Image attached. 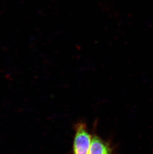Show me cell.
<instances>
[{
	"label": "cell",
	"mask_w": 153,
	"mask_h": 154,
	"mask_svg": "<svg viewBox=\"0 0 153 154\" xmlns=\"http://www.w3.org/2000/svg\"><path fill=\"white\" fill-rule=\"evenodd\" d=\"M74 129L72 154H88L92 135L88 131L87 124L83 122H78Z\"/></svg>",
	"instance_id": "1"
},
{
	"label": "cell",
	"mask_w": 153,
	"mask_h": 154,
	"mask_svg": "<svg viewBox=\"0 0 153 154\" xmlns=\"http://www.w3.org/2000/svg\"><path fill=\"white\" fill-rule=\"evenodd\" d=\"M88 154H114V151L111 142L98 135L93 134L91 144Z\"/></svg>",
	"instance_id": "2"
}]
</instances>
